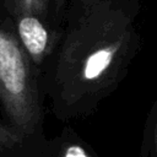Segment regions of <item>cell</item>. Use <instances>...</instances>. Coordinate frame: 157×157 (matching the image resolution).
<instances>
[{"mask_svg": "<svg viewBox=\"0 0 157 157\" xmlns=\"http://www.w3.org/2000/svg\"><path fill=\"white\" fill-rule=\"evenodd\" d=\"M117 52L118 44H109L92 52L82 66V78L86 81L99 78L112 65Z\"/></svg>", "mask_w": 157, "mask_h": 157, "instance_id": "obj_5", "label": "cell"}, {"mask_svg": "<svg viewBox=\"0 0 157 157\" xmlns=\"http://www.w3.org/2000/svg\"><path fill=\"white\" fill-rule=\"evenodd\" d=\"M0 98L11 126L26 136L45 140L42 135L38 102L29 83L22 50L12 36L1 29Z\"/></svg>", "mask_w": 157, "mask_h": 157, "instance_id": "obj_1", "label": "cell"}, {"mask_svg": "<svg viewBox=\"0 0 157 157\" xmlns=\"http://www.w3.org/2000/svg\"><path fill=\"white\" fill-rule=\"evenodd\" d=\"M17 31L27 53L33 60L39 61L48 47L49 37L47 28L36 16L27 13L20 18Z\"/></svg>", "mask_w": 157, "mask_h": 157, "instance_id": "obj_3", "label": "cell"}, {"mask_svg": "<svg viewBox=\"0 0 157 157\" xmlns=\"http://www.w3.org/2000/svg\"><path fill=\"white\" fill-rule=\"evenodd\" d=\"M42 157H98L97 153L75 134L66 132L53 141H48Z\"/></svg>", "mask_w": 157, "mask_h": 157, "instance_id": "obj_4", "label": "cell"}, {"mask_svg": "<svg viewBox=\"0 0 157 157\" xmlns=\"http://www.w3.org/2000/svg\"><path fill=\"white\" fill-rule=\"evenodd\" d=\"M18 2L28 13L40 12L45 6V0H18Z\"/></svg>", "mask_w": 157, "mask_h": 157, "instance_id": "obj_7", "label": "cell"}, {"mask_svg": "<svg viewBox=\"0 0 157 157\" xmlns=\"http://www.w3.org/2000/svg\"><path fill=\"white\" fill-rule=\"evenodd\" d=\"M48 141L23 135L10 124L0 123V157H42Z\"/></svg>", "mask_w": 157, "mask_h": 157, "instance_id": "obj_2", "label": "cell"}, {"mask_svg": "<svg viewBox=\"0 0 157 157\" xmlns=\"http://www.w3.org/2000/svg\"><path fill=\"white\" fill-rule=\"evenodd\" d=\"M141 157H157V114L153 117L141 148Z\"/></svg>", "mask_w": 157, "mask_h": 157, "instance_id": "obj_6", "label": "cell"}]
</instances>
